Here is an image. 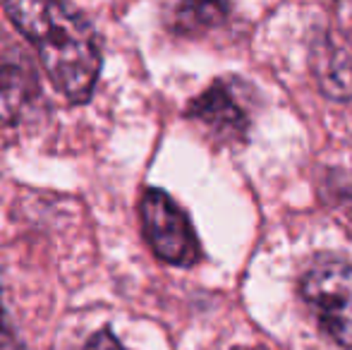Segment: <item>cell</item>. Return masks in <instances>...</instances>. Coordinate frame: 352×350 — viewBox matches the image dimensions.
Instances as JSON below:
<instances>
[{
  "mask_svg": "<svg viewBox=\"0 0 352 350\" xmlns=\"http://www.w3.org/2000/svg\"><path fill=\"white\" fill-rule=\"evenodd\" d=\"M5 14L36 48L53 87L70 103L89 101L101 70V46L89 19L72 5L29 0L8 3Z\"/></svg>",
  "mask_w": 352,
  "mask_h": 350,
  "instance_id": "1",
  "label": "cell"
},
{
  "mask_svg": "<svg viewBox=\"0 0 352 350\" xmlns=\"http://www.w3.org/2000/svg\"><path fill=\"white\" fill-rule=\"evenodd\" d=\"M300 295L338 346L352 348V264L321 259L300 281Z\"/></svg>",
  "mask_w": 352,
  "mask_h": 350,
  "instance_id": "2",
  "label": "cell"
},
{
  "mask_svg": "<svg viewBox=\"0 0 352 350\" xmlns=\"http://www.w3.org/2000/svg\"><path fill=\"white\" fill-rule=\"evenodd\" d=\"M140 216L153 254L173 266H195L201 259V248L187 214L163 190L148 187L142 195Z\"/></svg>",
  "mask_w": 352,
  "mask_h": 350,
  "instance_id": "3",
  "label": "cell"
},
{
  "mask_svg": "<svg viewBox=\"0 0 352 350\" xmlns=\"http://www.w3.org/2000/svg\"><path fill=\"white\" fill-rule=\"evenodd\" d=\"M242 87L230 80H218L187 106L185 116L201 122L221 140L242 142L250 132V113L240 98Z\"/></svg>",
  "mask_w": 352,
  "mask_h": 350,
  "instance_id": "4",
  "label": "cell"
},
{
  "mask_svg": "<svg viewBox=\"0 0 352 350\" xmlns=\"http://www.w3.org/2000/svg\"><path fill=\"white\" fill-rule=\"evenodd\" d=\"M314 72L319 89L329 98H352V46L345 39L326 36L316 43Z\"/></svg>",
  "mask_w": 352,
  "mask_h": 350,
  "instance_id": "5",
  "label": "cell"
},
{
  "mask_svg": "<svg viewBox=\"0 0 352 350\" xmlns=\"http://www.w3.org/2000/svg\"><path fill=\"white\" fill-rule=\"evenodd\" d=\"M36 94L38 85L29 67L14 58L0 56V120L17 122Z\"/></svg>",
  "mask_w": 352,
  "mask_h": 350,
  "instance_id": "6",
  "label": "cell"
},
{
  "mask_svg": "<svg viewBox=\"0 0 352 350\" xmlns=\"http://www.w3.org/2000/svg\"><path fill=\"white\" fill-rule=\"evenodd\" d=\"M228 12V5L221 3H187L175 10L177 32H199L218 24Z\"/></svg>",
  "mask_w": 352,
  "mask_h": 350,
  "instance_id": "7",
  "label": "cell"
},
{
  "mask_svg": "<svg viewBox=\"0 0 352 350\" xmlns=\"http://www.w3.org/2000/svg\"><path fill=\"white\" fill-rule=\"evenodd\" d=\"M84 350H125V348L120 346V341H118L108 329H103V331H96L91 338H89V343Z\"/></svg>",
  "mask_w": 352,
  "mask_h": 350,
  "instance_id": "8",
  "label": "cell"
},
{
  "mask_svg": "<svg viewBox=\"0 0 352 350\" xmlns=\"http://www.w3.org/2000/svg\"><path fill=\"white\" fill-rule=\"evenodd\" d=\"M0 348H17V336H14L12 327L8 322L3 300H0Z\"/></svg>",
  "mask_w": 352,
  "mask_h": 350,
  "instance_id": "9",
  "label": "cell"
}]
</instances>
